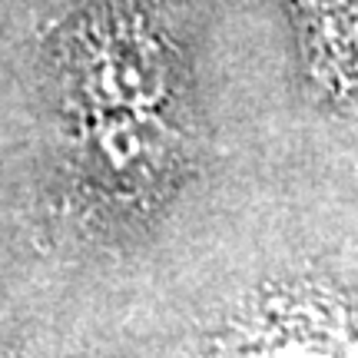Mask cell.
<instances>
[{"instance_id":"1","label":"cell","mask_w":358,"mask_h":358,"mask_svg":"<svg viewBox=\"0 0 358 358\" xmlns=\"http://www.w3.org/2000/svg\"><path fill=\"white\" fill-rule=\"evenodd\" d=\"M40 77L57 116H189L192 64L159 0H96L53 27Z\"/></svg>"},{"instance_id":"2","label":"cell","mask_w":358,"mask_h":358,"mask_svg":"<svg viewBox=\"0 0 358 358\" xmlns=\"http://www.w3.org/2000/svg\"><path fill=\"white\" fill-rule=\"evenodd\" d=\"M192 173L196 140L186 116L70 120L50 173L53 216L87 243H129L163 219Z\"/></svg>"},{"instance_id":"3","label":"cell","mask_w":358,"mask_h":358,"mask_svg":"<svg viewBox=\"0 0 358 358\" xmlns=\"http://www.w3.org/2000/svg\"><path fill=\"white\" fill-rule=\"evenodd\" d=\"M302 57L315 87L335 103L355 90V0H292Z\"/></svg>"}]
</instances>
